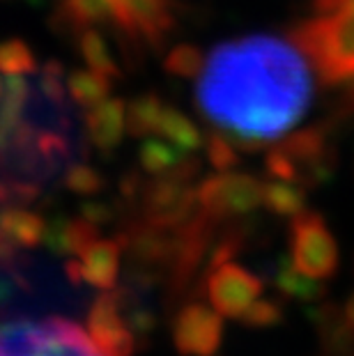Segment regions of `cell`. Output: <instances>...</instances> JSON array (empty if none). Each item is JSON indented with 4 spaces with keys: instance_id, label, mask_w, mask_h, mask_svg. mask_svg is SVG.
<instances>
[{
    "instance_id": "13",
    "label": "cell",
    "mask_w": 354,
    "mask_h": 356,
    "mask_svg": "<svg viewBox=\"0 0 354 356\" xmlns=\"http://www.w3.org/2000/svg\"><path fill=\"white\" fill-rule=\"evenodd\" d=\"M65 90L67 97L79 106V108H90V106L106 99L113 90V79L95 70H74L65 74Z\"/></svg>"
},
{
    "instance_id": "19",
    "label": "cell",
    "mask_w": 354,
    "mask_h": 356,
    "mask_svg": "<svg viewBox=\"0 0 354 356\" xmlns=\"http://www.w3.org/2000/svg\"><path fill=\"white\" fill-rule=\"evenodd\" d=\"M205 63L200 49L191 47V44H179V47L170 49L168 56L163 60V70L179 79H193L198 76L200 67Z\"/></svg>"
},
{
    "instance_id": "20",
    "label": "cell",
    "mask_w": 354,
    "mask_h": 356,
    "mask_svg": "<svg viewBox=\"0 0 354 356\" xmlns=\"http://www.w3.org/2000/svg\"><path fill=\"white\" fill-rule=\"evenodd\" d=\"M63 184L79 195H92L102 188L104 177L92 168V165L72 163V165H67V170L63 175Z\"/></svg>"
},
{
    "instance_id": "22",
    "label": "cell",
    "mask_w": 354,
    "mask_h": 356,
    "mask_svg": "<svg viewBox=\"0 0 354 356\" xmlns=\"http://www.w3.org/2000/svg\"><path fill=\"white\" fill-rule=\"evenodd\" d=\"M242 317L251 327H274L283 320V306L272 299H258L246 308Z\"/></svg>"
},
{
    "instance_id": "6",
    "label": "cell",
    "mask_w": 354,
    "mask_h": 356,
    "mask_svg": "<svg viewBox=\"0 0 354 356\" xmlns=\"http://www.w3.org/2000/svg\"><path fill=\"white\" fill-rule=\"evenodd\" d=\"M115 26L134 40L161 47L175 26L168 0H120L113 10Z\"/></svg>"
},
{
    "instance_id": "14",
    "label": "cell",
    "mask_w": 354,
    "mask_h": 356,
    "mask_svg": "<svg viewBox=\"0 0 354 356\" xmlns=\"http://www.w3.org/2000/svg\"><path fill=\"white\" fill-rule=\"evenodd\" d=\"M77 44H79V53L81 58L86 60V65L90 70L104 74L108 79H120L122 72L113 58V53L108 49V42L99 30L95 26H81L77 30Z\"/></svg>"
},
{
    "instance_id": "8",
    "label": "cell",
    "mask_w": 354,
    "mask_h": 356,
    "mask_svg": "<svg viewBox=\"0 0 354 356\" xmlns=\"http://www.w3.org/2000/svg\"><path fill=\"white\" fill-rule=\"evenodd\" d=\"M88 143L99 152H113L127 134V102L106 97L83 113Z\"/></svg>"
},
{
    "instance_id": "17",
    "label": "cell",
    "mask_w": 354,
    "mask_h": 356,
    "mask_svg": "<svg viewBox=\"0 0 354 356\" xmlns=\"http://www.w3.org/2000/svg\"><path fill=\"white\" fill-rule=\"evenodd\" d=\"M163 111V102L159 95L143 92L127 104V134L134 138H145L156 131V122Z\"/></svg>"
},
{
    "instance_id": "5",
    "label": "cell",
    "mask_w": 354,
    "mask_h": 356,
    "mask_svg": "<svg viewBox=\"0 0 354 356\" xmlns=\"http://www.w3.org/2000/svg\"><path fill=\"white\" fill-rule=\"evenodd\" d=\"M262 184L258 177L242 172L218 170V175L207 177L195 191L202 214L212 218L244 216L262 204Z\"/></svg>"
},
{
    "instance_id": "3",
    "label": "cell",
    "mask_w": 354,
    "mask_h": 356,
    "mask_svg": "<svg viewBox=\"0 0 354 356\" xmlns=\"http://www.w3.org/2000/svg\"><path fill=\"white\" fill-rule=\"evenodd\" d=\"M292 42L325 81L354 79V0H318V14L292 33Z\"/></svg>"
},
{
    "instance_id": "10",
    "label": "cell",
    "mask_w": 354,
    "mask_h": 356,
    "mask_svg": "<svg viewBox=\"0 0 354 356\" xmlns=\"http://www.w3.org/2000/svg\"><path fill=\"white\" fill-rule=\"evenodd\" d=\"M182 343L186 352L207 356L218 347L221 340V322L205 308H193L184 315L182 322Z\"/></svg>"
},
{
    "instance_id": "21",
    "label": "cell",
    "mask_w": 354,
    "mask_h": 356,
    "mask_svg": "<svg viewBox=\"0 0 354 356\" xmlns=\"http://www.w3.org/2000/svg\"><path fill=\"white\" fill-rule=\"evenodd\" d=\"M205 149H207V159L209 163L214 165L216 170H230L232 165L237 163V145L232 140L225 138L223 134H212L205 140Z\"/></svg>"
},
{
    "instance_id": "4",
    "label": "cell",
    "mask_w": 354,
    "mask_h": 356,
    "mask_svg": "<svg viewBox=\"0 0 354 356\" xmlns=\"http://www.w3.org/2000/svg\"><path fill=\"white\" fill-rule=\"evenodd\" d=\"M290 260L315 280H327L338 269V244L325 218L313 211H299L290 223Z\"/></svg>"
},
{
    "instance_id": "7",
    "label": "cell",
    "mask_w": 354,
    "mask_h": 356,
    "mask_svg": "<svg viewBox=\"0 0 354 356\" xmlns=\"http://www.w3.org/2000/svg\"><path fill=\"white\" fill-rule=\"evenodd\" d=\"M262 283L258 276L239 264H221L209 276V297L218 313L242 317L253 301L260 299Z\"/></svg>"
},
{
    "instance_id": "15",
    "label": "cell",
    "mask_w": 354,
    "mask_h": 356,
    "mask_svg": "<svg viewBox=\"0 0 354 356\" xmlns=\"http://www.w3.org/2000/svg\"><path fill=\"white\" fill-rule=\"evenodd\" d=\"M262 207L276 216H297L306 207V193L301 184L290 179H274L262 184Z\"/></svg>"
},
{
    "instance_id": "11",
    "label": "cell",
    "mask_w": 354,
    "mask_h": 356,
    "mask_svg": "<svg viewBox=\"0 0 354 356\" xmlns=\"http://www.w3.org/2000/svg\"><path fill=\"white\" fill-rule=\"evenodd\" d=\"M161 138L172 143L175 147H179L182 152H198L200 147H205V136L195 122H191L182 111H177L175 106L163 104V111L156 122V131Z\"/></svg>"
},
{
    "instance_id": "2",
    "label": "cell",
    "mask_w": 354,
    "mask_h": 356,
    "mask_svg": "<svg viewBox=\"0 0 354 356\" xmlns=\"http://www.w3.org/2000/svg\"><path fill=\"white\" fill-rule=\"evenodd\" d=\"M124 345L120 324H81L70 317H19L0 327V356H115Z\"/></svg>"
},
{
    "instance_id": "12",
    "label": "cell",
    "mask_w": 354,
    "mask_h": 356,
    "mask_svg": "<svg viewBox=\"0 0 354 356\" xmlns=\"http://www.w3.org/2000/svg\"><path fill=\"white\" fill-rule=\"evenodd\" d=\"M274 285L285 299L297 301V304H304V306L318 304L322 299V294H325V285H320L318 280L311 276L301 274L295 264H292V260L278 262V269L274 274Z\"/></svg>"
},
{
    "instance_id": "23",
    "label": "cell",
    "mask_w": 354,
    "mask_h": 356,
    "mask_svg": "<svg viewBox=\"0 0 354 356\" xmlns=\"http://www.w3.org/2000/svg\"><path fill=\"white\" fill-rule=\"evenodd\" d=\"M343 315H345V320L350 322V327L354 329V294L348 299V304H345V308H343Z\"/></svg>"
},
{
    "instance_id": "9",
    "label": "cell",
    "mask_w": 354,
    "mask_h": 356,
    "mask_svg": "<svg viewBox=\"0 0 354 356\" xmlns=\"http://www.w3.org/2000/svg\"><path fill=\"white\" fill-rule=\"evenodd\" d=\"M318 327V356H354V329L345 320L343 310L334 304L320 306L315 310Z\"/></svg>"
},
{
    "instance_id": "24",
    "label": "cell",
    "mask_w": 354,
    "mask_h": 356,
    "mask_svg": "<svg viewBox=\"0 0 354 356\" xmlns=\"http://www.w3.org/2000/svg\"><path fill=\"white\" fill-rule=\"evenodd\" d=\"M3 90H5V74L0 72V97H3Z\"/></svg>"
},
{
    "instance_id": "18",
    "label": "cell",
    "mask_w": 354,
    "mask_h": 356,
    "mask_svg": "<svg viewBox=\"0 0 354 356\" xmlns=\"http://www.w3.org/2000/svg\"><path fill=\"white\" fill-rule=\"evenodd\" d=\"M0 72L5 76H30L40 72V60L26 40L10 37L0 42Z\"/></svg>"
},
{
    "instance_id": "1",
    "label": "cell",
    "mask_w": 354,
    "mask_h": 356,
    "mask_svg": "<svg viewBox=\"0 0 354 356\" xmlns=\"http://www.w3.org/2000/svg\"><path fill=\"white\" fill-rule=\"evenodd\" d=\"M195 102L237 147H258L295 127L311 102V72L295 42L248 35L205 56Z\"/></svg>"
},
{
    "instance_id": "16",
    "label": "cell",
    "mask_w": 354,
    "mask_h": 356,
    "mask_svg": "<svg viewBox=\"0 0 354 356\" xmlns=\"http://www.w3.org/2000/svg\"><path fill=\"white\" fill-rule=\"evenodd\" d=\"M140 147H138V161L140 168L147 172V175H163L172 168H177L179 163L184 161V152L179 147H175L172 143L166 138H156V136H145L140 138Z\"/></svg>"
}]
</instances>
